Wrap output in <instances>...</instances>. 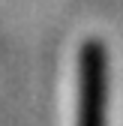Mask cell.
<instances>
[{"instance_id":"1","label":"cell","mask_w":123,"mask_h":126,"mask_svg":"<svg viewBox=\"0 0 123 126\" xmlns=\"http://www.w3.org/2000/svg\"><path fill=\"white\" fill-rule=\"evenodd\" d=\"M108 60L99 39H87L78 54V126H105Z\"/></svg>"}]
</instances>
